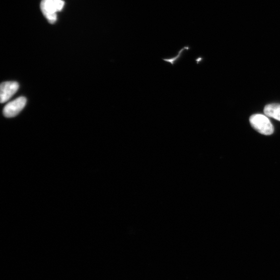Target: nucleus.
<instances>
[{
  "mask_svg": "<svg viewBox=\"0 0 280 280\" xmlns=\"http://www.w3.org/2000/svg\"><path fill=\"white\" fill-rule=\"evenodd\" d=\"M19 84L16 81H6L1 85L0 97L1 103H3L9 100L15 94L19 88Z\"/></svg>",
  "mask_w": 280,
  "mask_h": 280,
  "instance_id": "4",
  "label": "nucleus"
},
{
  "mask_svg": "<svg viewBox=\"0 0 280 280\" xmlns=\"http://www.w3.org/2000/svg\"><path fill=\"white\" fill-rule=\"evenodd\" d=\"M250 122L254 129L261 134L269 136L274 133V127L266 115H253L251 116Z\"/></svg>",
  "mask_w": 280,
  "mask_h": 280,
  "instance_id": "2",
  "label": "nucleus"
},
{
  "mask_svg": "<svg viewBox=\"0 0 280 280\" xmlns=\"http://www.w3.org/2000/svg\"><path fill=\"white\" fill-rule=\"evenodd\" d=\"M265 115L280 122V104H268L265 107Z\"/></svg>",
  "mask_w": 280,
  "mask_h": 280,
  "instance_id": "5",
  "label": "nucleus"
},
{
  "mask_svg": "<svg viewBox=\"0 0 280 280\" xmlns=\"http://www.w3.org/2000/svg\"><path fill=\"white\" fill-rule=\"evenodd\" d=\"M26 103L27 99L24 97H20L14 101L9 102L3 109L4 115L6 118H13L24 108Z\"/></svg>",
  "mask_w": 280,
  "mask_h": 280,
  "instance_id": "3",
  "label": "nucleus"
},
{
  "mask_svg": "<svg viewBox=\"0 0 280 280\" xmlns=\"http://www.w3.org/2000/svg\"><path fill=\"white\" fill-rule=\"evenodd\" d=\"M64 5L63 0H42L41 9L45 18L54 23L57 20V11L62 10Z\"/></svg>",
  "mask_w": 280,
  "mask_h": 280,
  "instance_id": "1",
  "label": "nucleus"
},
{
  "mask_svg": "<svg viewBox=\"0 0 280 280\" xmlns=\"http://www.w3.org/2000/svg\"><path fill=\"white\" fill-rule=\"evenodd\" d=\"M189 48L188 46H185L184 48L182 49L179 52L176 57L171 58H166V59H163V61L165 62L171 64L172 65H174L175 63H176L182 57L183 52L185 50H189Z\"/></svg>",
  "mask_w": 280,
  "mask_h": 280,
  "instance_id": "6",
  "label": "nucleus"
}]
</instances>
